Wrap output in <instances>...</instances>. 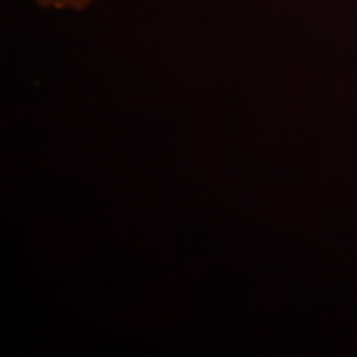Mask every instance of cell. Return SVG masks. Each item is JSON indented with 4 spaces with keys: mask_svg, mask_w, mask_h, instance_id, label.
Instances as JSON below:
<instances>
[{
    "mask_svg": "<svg viewBox=\"0 0 357 357\" xmlns=\"http://www.w3.org/2000/svg\"><path fill=\"white\" fill-rule=\"evenodd\" d=\"M38 6L47 8H56V10H83L95 0H35Z\"/></svg>",
    "mask_w": 357,
    "mask_h": 357,
    "instance_id": "1",
    "label": "cell"
}]
</instances>
